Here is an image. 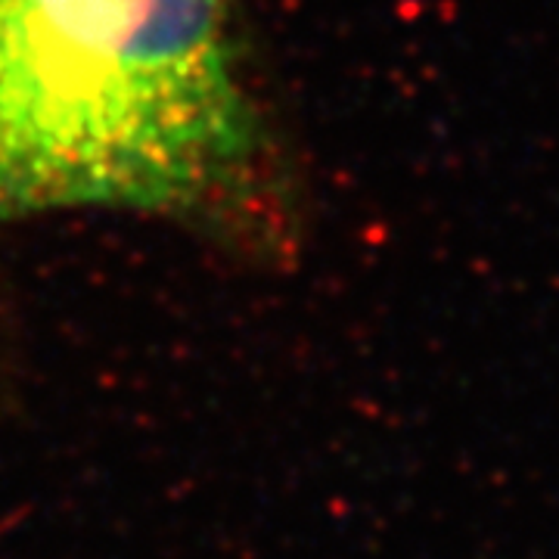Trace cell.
Returning <instances> with one entry per match:
<instances>
[{
	"label": "cell",
	"mask_w": 559,
	"mask_h": 559,
	"mask_svg": "<svg viewBox=\"0 0 559 559\" xmlns=\"http://www.w3.org/2000/svg\"><path fill=\"white\" fill-rule=\"evenodd\" d=\"M227 38L221 0H0V221L240 187L255 121Z\"/></svg>",
	"instance_id": "cell-1"
}]
</instances>
